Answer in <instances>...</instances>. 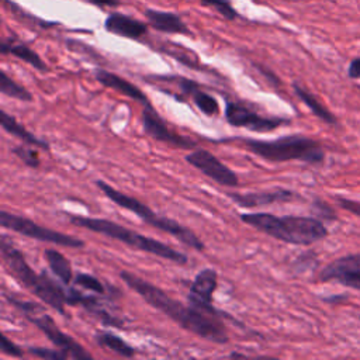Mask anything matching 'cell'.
Segmentation results:
<instances>
[{
	"instance_id": "cell-6",
	"label": "cell",
	"mask_w": 360,
	"mask_h": 360,
	"mask_svg": "<svg viewBox=\"0 0 360 360\" xmlns=\"http://www.w3.org/2000/svg\"><path fill=\"white\" fill-rule=\"evenodd\" d=\"M96 186L103 191V194L108 200H111L118 207L134 212L143 222H148L149 225H152V226H155V228H158V229H160L166 233H170L172 236L179 239L183 245H186L191 249H195L198 252L204 250V242L191 229L186 228L180 222H177L172 218L159 217L142 201H139V200H136V198H134L128 194H124L122 191L114 188L112 186H110L108 183H105L103 180H96Z\"/></svg>"
},
{
	"instance_id": "cell-2",
	"label": "cell",
	"mask_w": 360,
	"mask_h": 360,
	"mask_svg": "<svg viewBox=\"0 0 360 360\" xmlns=\"http://www.w3.org/2000/svg\"><path fill=\"white\" fill-rule=\"evenodd\" d=\"M0 252L8 271L24 288L59 314L66 315L65 305H69V290L56 284L46 271L35 273L7 235H1Z\"/></svg>"
},
{
	"instance_id": "cell-5",
	"label": "cell",
	"mask_w": 360,
	"mask_h": 360,
	"mask_svg": "<svg viewBox=\"0 0 360 360\" xmlns=\"http://www.w3.org/2000/svg\"><path fill=\"white\" fill-rule=\"evenodd\" d=\"M240 141L248 150L270 162L301 160L309 165H321L325 159L322 145L304 135H285L270 141L240 138Z\"/></svg>"
},
{
	"instance_id": "cell-21",
	"label": "cell",
	"mask_w": 360,
	"mask_h": 360,
	"mask_svg": "<svg viewBox=\"0 0 360 360\" xmlns=\"http://www.w3.org/2000/svg\"><path fill=\"white\" fill-rule=\"evenodd\" d=\"M44 256L46 259V263L49 266V269L52 270V273L63 283V284H69L72 283L73 278V270H72V264L70 262L56 249H46L44 252Z\"/></svg>"
},
{
	"instance_id": "cell-23",
	"label": "cell",
	"mask_w": 360,
	"mask_h": 360,
	"mask_svg": "<svg viewBox=\"0 0 360 360\" xmlns=\"http://www.w3.org/2000/svg\"><path fill=\"white\" fill-rule=\"evenodd\" d=\"M0 93L20 101H32V94L25 87L13 80L3 69L0 70Z\"/></svg>"
},
{
	"instance_id": "cell-28",
	"label": "cell",
	"mask_w": 360,
	"mask_h": 360,
	"mask_svg": "<svg viewBox=\"0 0 360 360\" xmlns=\"http://www.w3.org/2000/svg\"><path fill=\"white\" fill-rule=\"evenodd\" d=\"M27 352L35 357L45 359V360H66L69 359V354L65 353L60 349H46V347H38V346H28Z\"/></svg>"
},
{
	"instance_id": "cell-7",
	"label": "cell",
	"mask_w": 360,
	"mask_h": 360,
	"mask_svg": "<svg viewBox=\"0 0 360 360\" xmlns=\"http://www.w3.org/2000/svg\"><path fill=\"white\" fill-rule=\"evenodd\" d=\"M6 298L18 311H21L22 315L49 339V342H52L58 349L68 353L69 357L76 359V360H91L93 359V356L89 352H86L82 345H79L69 335L63 333L58 328V325L55 323L52 316L45 312L42 305H39L37 302H31V301L17 300L7 294H6Z\"/></svg>"
},
{
	"instance_id": "cell-9",
	"label": "cell",
	"mask_w": 360,
	"mask_h": 360,
	"mask_svg": "<svg viewBox=\"0 0 360 360\" xmlns=\"http://www.w3.org/2000/svg\"><path fill=\"white\" fill-rule=\"evenodd\" d=\"M225 120L232 127L246 128L253 132H270L281 125H288L290 120L283 117H264L248 105L228 101L225 105Z\"/></svg>"
},
{
	"instance_id": "cell-26",
	"label": "cell",
	"mask_w": 360,
	"mask_h": 360,
	"mask_svg": "<svg viewBox=\"0 0 360 360\" xmlns=\"http://www.w3.org/2000/svg\"><path fill=\"white\" fill-rule=\"evenodd\" d=\"M75 284L84 290L93 291L96 294H105L104 284L98 278H96L94 276L87 274V273H77L75 276Z\"/></svg>"
},
{
	"instance_id": "cell-8",
	"label": "cell",
	"mask_w": 360,
	"mask_h": 360,
	"mask_svg": "<svg viewBox=\"0 0 360 360\" xmlns=\"http://www.w3.org/2000/svg\"><path fill=\"white\" fill-rule=\"evenodd\" d=\"M0 225L6 229L14 231L17 233H21L24 236L41 240V242H48V243H53V245H59V246H65V248H83L84 242L76 236L42 226L34 221H31L30 218L13 214V212H7V211H1L0 212Z\"/></svg>"
},
{
	"instance_id": "cell-22",
	"label": "cell",
	"mask_w": 360,
	"mask_h": 360,
	"mask_svg": "<svg viewBox=\"0 0 360 360\" xmlns=\"http://www.w3.org/2000/svg\"><path fill=\"white\" fill-rule=\"evenodd\" d=\"M94 340L98 346L105 347L122 357H134L135 356V349L112 332H98L94 335Z\"/></svg>"
},
{
	"instance_id": "cell-4",
	"label": "cell",
	"mask_w": 360,
	"mask_h": 360,
	"mask_svg": "<svg viewBox=\"0 0 360 360\" xmlns=\"http://www.w3.org/2000/svg\"><path fill=\"white\" fill-rule=\"evenodd\" d=\"M68 219L70 221V224L84 228L87 231L96 232V233H101L105 235L111 239L120 240L134 249L159 256L162 259L174 262L177 264H186L188 262L187 256L176 249H173L172 246L143 236L129 228H125L117 222H112L110 219H104V218H91V217H82V215H75V214H68Z\"/></svg>"
},
{
	"instance_id": "cell-1",
	"label": "cell",
	"mask_w": 360,
	"mask_h": 360,
	"mask_svg": "<svg viewBox=\"0 0 360 360\" xmlns=\"http://www.w3.org/2000/svg\"><path fill=\"white\" fill-rule=\"evenodd\" d=\"M121 280L134 290L145 302L158 311L163 312L180 328L197 335L201 339L224 345L226 343L228 333L218 314L205 312L195 307L184 305L180 301L167 295L162 288L141 278L139 276L122 270L120 273Z\"/></svg>"
},
{
	"instance_id": "cell-10",
	"label": "cell",
	"mask_w": 360,
	"mask_h": 360,
	"mask_svg": "<svg viewBox=\"0 0 360 360\" xmlns=\"http://www.w3.org/2000/svg\"><path fill=\"white\" fill-rule=\"evenodd\" d=\"M184 159L188 165L224 187H236L239 184L236 173L207 149H195L186 155Z\"/></svg>"
},
{
	"instance_id": "cell-12",
	"label": "cell",
	"mask_w": 360,
	"mask_h": 360,
	"mask_svg": "<svg viewBox=\"0 0 360 360\" xmlns=\"http://www.w3.org/2000/svg\"><path fill=\"white\" fill-rule=\"evenodd\" d=\"M142 127L145 134L156 141L166 142L169 145L183 148V149H193L197 146L195 141H193L191 138H187L184 135H179L170 131L165 120L159 115V112L150 104L143 105Z\"/></svg>"
},
{
	"instance_id": "cell-34",
	"label": "cell",
	"mask_w": 360,
	"mask_h": 360,
	"mask_svg": "<svg viewBox=\"0 0 360 360\" xmlns=\"http://www.w3.org/2000/svg\"><path fill=\"white\" fill-rule=\"evenodd\" d=\"M326 302H332V304H335L336 301H345L346 300V297L345 295H333V297H329V298H323Z\"/></svg>"
},
{
	"instance_id": "cell-27",
	"label": "cell",
	"mask_w": 360,
	"mask_h": 360,
	"mask_svg": "<svg viewBox=\"0 0 360 360\" xmlns=\"http://www.w3.org/2000/svg\"><path fill=\"white\" fill-rule=\"evenodd\" d=\"M28 145V143H27ZM27 145H18V146H14L13 148V153L20 158V160H22L24 165H27L28 167H32V169H37L41 162H39V156L37 153V150L34 148H30Z\"/></svg>"
},
{
	"instance_id": "cell-13",
	"label": "cell",
	"mask_w": 360,
	"mask_h": 360,
	"mask_svg": "<svg viewBox=\"0 0 360 360\" xmlns=\"http://www.w3.org/2000/svg\"><path fill=\"white\" fill-rule=\"evenodd\" d=\"M217 283H218L217 270H214L211 267L202 269L191 283L188 302L193 307L202 309L205 312L218 314V311L212 305V298H214V291L217 288Z\"/></svg>"
},
{
	"instance_id": "cell-17",
	"label": "cell",
	"mask_w": 360,
	"mask_h": 360,
	"mask_svg": "<svg viewBox=\"0 0 360 360\" xmlns=\"http://www.w3.org/2000/svg\"><path fill=\"white\" fill-rule=\"evenodd\" d=\"M94 77H96V80H97L98 83H101L103 86L110 87V89H112V90H115V91H118V93H122L124 96L131 97V98H134L135 101L142 103L143 105L150 104V103H149V98L146 97V94H143V91H142L139 87H136V86H135L134 83H131L129 80L122 79L121 76H118V75H115V73H112V72H108V70H105V69L98 68V69L94 70Z\"/></svg>"
},
{
	"instance_id": "cell-15",
	"label": "cell",
	"mask_w": 360,
	"mask_h": 360,
	"mask_svg": "<svg viewBox=\"0 0 360 360\" xmlns=\"http://www.w3.org/2000/svg\"><path fill=\"white\" fill-rule=\"evenodd\" d=\"M104 30L128 39H141L148 34V25L143 21L120 11H112L105 17Z\"/></svg>"
},
{
	"instance_id": "cell-31",
	"label": "cell",
	"mask_w": 360,
	"mask_h": 360,
	"mask_svg": "<svg viewBox=\"0 0 360 360\" xmlns=\"http://www.w3.org/2000/svg\"><path fill=\"white\" fill-rule=\"evenodd\" d=\"M336 201L339 204V207H342L343 210L349 211L350 214L360 217V202L350 200V198H345V197H336Z\"/></svg>"
},
{
	"instance_id": "cell-3",
	"label": "cell",
	"mask_w": 360,
	"mask_h": 360,
	"mask_svg": "<svg viewBox=\"0 0 360 360\" xmlns=\"http://www.w3.org/2000/svg\"><path fill=\"white\" fill-rule=\"evenodd\" d=\"M239 218L252 228L290 245H312L328 235L322 221L314 217H277L267 212H253L240 214Z\"/></svg>"
},
{
	"instance_id": "cell-18",
	"label": "cell",
	"mask_w": 360,
	"mask_h": 360,
	"mask_svg": "<svg viewBox=\"0 0 360 360\" xmlns=\"http://www.w3.org/2000/svg\"><path fill=\"white\" fill-rule=\"evenodd\" d=\"M0 52H1V55L10 53V55L21 59L22 62L31 65L34 69H37L39 72L49 70L48 65L42 60V58L25 44H14L11 39H3V42L0 45Z\"/></svg>"
},
{
	"instance_id": "cell-19",
	"label": "cell",
	"mask_w": 360,
	"mask_h": 360,
	"mask_svg": "<svg viewBox=\"0 0 360 360\" xmlns=\"http://www.w3.org/2000/svg\"><path fill=\"white\" fill-rule=\"evenodd\" d=\"M0 124H1L4 131H7L8 134L21 139L24 143H28V145L37 146V148H42V149H46V150L49 149V145H48L46 141L39 139L38 136H35L22 124H20L13 115L7 114L4 110H0Z\"/></svg>"
},
{
	"instance_id": "cell-14",
	"label": "cell",
	"mask_w": 360,
	"mask_h": 360,
	"mask_svg": "<svg viewBox=\"0 0 360 360\" xmlns=\"http://www.w3.org/2000/svg\"><path fill=\"white\" fill-rule=\"evenodd\" d=\"M228 197L242 208H255L270 205L274 202H288L298 198V194L288 188H273L266 191H255V193H228Z\"/></svg>"
},
{
	"instance_id": "cell-33",
	"label": "cell",
	"mask_w": 360,
	"mask_h": 360,
	"mask_svg": "<svg viewBox=\"0 0 360 360\" xmlns=\"http://www.w3.org/2000/svg\"><path fill=\"white\" fill-rule=\"evenodd\" d=\"M93 6H97V7H115V6H120V0H84Z\"/></svg>"
},
{
	"instance_id": "cell-35",
	"label": "cell",
	"mask_w": 360,
	"mask_h": 360,
	"mask_svg": "<svg viewBox=\"0 0 360 360\" xmlns=\"http://www.w3.org/2000/svg\"><path fill=\"white\" fill-rule=\"evenodd\" d=\"M229 357H235V359H238V357H246V354H242V353H236V352H233V353H231V354H229Z\"/></svg>"
},
{
	"instance_id": "cell-16",
	"label": "cell",
	"mask_w": 360,
	"mask_h": 360,
	"mask_svg": "<svg viewBox=\"0 0 360 360\" xmlns=\"http://www.w3.org/2000/svg\"><path fill=\"white\" fill-rule=\"evenodd\" d=\"M145 17L149 25L165 34H180V35H193L191 30L183 21V18L172 11H162L155 8H146Z\"/></svg>"
},
{
	"instance_id": "cell-37",
	"label": "cell",
	"mask_w": 360,
	"mask_h": 360,
	"mask_svg": "<svg viewBox=\"0 0 360 360\" xmlns=\"http://www.w3.org/2000/svg\"><path fill=\"white\" fill-rule=\"evenodd\" d=\"M359 319H360V316H359Z\"/></svg>"
},
{
	"instance_id": "cell-20",
	"label": "cell",
	"mask_w": 360,
	"mask_h": 360,
	"mask_svg": "<svg viewBox=\"0 0 360 360\" xmlns=\"http://www.w3.org/2000/svg\"><path fill=\"white\" fill-rule=\"evenodd\" d=\"M292 90L300 97V100L312 111L314 115H316L319 120H322L323 122H326L329 125H336L338 124L336 117L323 104H321V101L312 93H309L305 87H302L301 84L294 82L292 83Z\"/></svg>"
},
{
	"instance_id": "cell-30",
	"label": "cell",
	"mask_w": 360,
	"mask_h": 360,
	"mask_svg": "<svg viewBox=\"0 0 360 360\" xmlns=\"http://www.w3.org/2000/svg\"><path fill=\"white\" fill-rule=\"evenodd\" d=\"M0 349L4 354L13 356V357H21L22 356V349L20 346H17L15 343H13L4 333H1V345Z\"/></svg>"
},
{
	"instance_id": "cell-32",
	"label": "cell",
	"mask_w": 360,
	"mask_h": 360,
	"mask_svg": "<svg viewBox=\"0 0 360 360\" xmlns=\"http://www.w3.org/2000/svg\"><path fill=\"white\" fill-rule=\"evenodd\" d=\"M347 75L350 79H360V58L352 59L347 68Z\"/></svg>"
},
{
	"instance_id": "cell-24",
	"label": "cell",
	"mask_w": 360,
	"mask_h": 360,
	"mask_svg": "<svg viewBox=\"0 0 360 360\" xmlns=\"http://www.w3.org/2000/svg\"><path fill=\"white\" fill-rule=\"evenodd\" d=\"M190 97L193 98L194 105L205 115L212 117L219 111V104L215 100V97H212L211 94H208L207 91L200 89V84L191 91Z\"/></svg>"
},
{
	"instance_id": "cell-11",
	"label": "cell",
	"mask_w": 360,
	"mask_h": 360,
	"mask_svg": "<svg viewBox=\"0 0 360 360\" xmlns=\"http://www.w3.org/2000/svg\"><path fill=\"white\" fill-rule=\"evenodd\" d=\"M322 283L336 281L345 287L360 291V252L350 253L328 263L319 271Z\"/></svg>"
},
{
	"instance_id": "cell-36",
	"label": "cell",
	"mask_w": 360,
	"mask_h": 360,
	"mask_svg": "<svg viewBox=\"0 0 360 360\" xmlns=\"http://www.w3.org/2000/svg\"><path fill=\"white\" fill-rule=\"evenodd\" d=\"M329 1H335V0H329Z\"/></svg>"
},
{
	"instance_id": "cell-25",
	"label": "cell",
	"mask_w": 360,
	"mask_h": 360,
	"mask_svg": "<svg viewBox=\"0 0 360 360\" xmlns=\"http://www.w3.org/2000/svg\"><path fill=\"white\" fill-rule=\"evenodd\" d=\"M200 3L204 7L212 8L222 18H225L228 21H233V20H236L239 17L238 10L232 6V3L229 0H200Z\"/></svg>"
},
{
	"instance_id": "cell-29",
	"label": "cell",
	"mask_w": 360,
	"mask_h": 360,
	"mask_svg": "<svg viewBox=\"0 0 360 360\" xmlns=\"http://www.w3.org/2000/svg\"><path fill=\"white\" fill-rule=\"evenodd\" d=\"M312 211L314 214L321 218V219H325V221H336L338 219V215L335 212V210L328 204L325 202L323 200H319V198H315L312 201Z\"/></svg>"
}]
</instances>
